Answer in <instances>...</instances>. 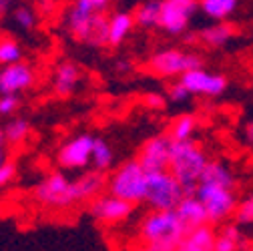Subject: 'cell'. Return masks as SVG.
Returning <instances> with one entry per match:
<instances>
[{"label":"cell","mask_w":253,"mask_h":251,"mask_svg":"<svg viewBox=\"0 0 253 251\" xmlns=\"http://www.w3.org/2000/svg\"><path fill=\"white\" fill-rule=\"evenodd\" d=\"M215 237L217 231L211 223L199 225L181 237L177 251H215Z\"/></svg>","instance_id":"cell-17"},{"label":"cell","mask_w":253,"mask_h":251,"mask_svg":"<svg viewBox=\"0 0 253 251\" xmlns=\"http://www.w3.org/2000/svg\"><path fill=\"white\" fill-rule=\"evenodd\" d=\"M197 2H199V10L215 22L231 18L239 8V0H197Z\"/></svg>","instance_id":"cell-22"},{"label":"cell","mask_w":253,"mask_h":251,"mask_svg":"<svg viewBox=\"0 0 253 251\" xmlns=\"http://www.w3.org/2000/svg\"><path fill=\"white\" fill-rule=\"evenodd\" d=\"M185 197L183 185L173 177L169 169L147 173V193L145 203L153 211H173Z\"/></svg>","instance_id":"cell-6"},{"label":"cell","mask_w":253,"mask_h":251,"mask_svg":"<svg viewBox=\"0 0 253 251\" xmlns=\"http://www.w3.org/2000/svg\"><path fill=\"white\" fill-rule=\"evenodd\" d=\"M179 81L187 86V90L191 95L197 97H221L229 86V81L225 75H217V73H209L205 69H195V71H187L179 77Z\"/></svg>","instance_id":"cell-12"},{"label":"cell","mask_w":253,"mask_h":251,"mask_svg":"<svg viewBox=\"0 0 253 251\" xmlns=\"http://www.w3.org/2000/svg\"><path fill=\"white\" fill-rule=\"evenodd\" d=\"M199 181L213 183V185H223V187H229V189H235V185H237V179H235L233 171L229 169V165L219 161V159H209Z\"/></svg>","instance_id":"cell-21"},{"label":"cell","mask_w":253,"mask_h":251,"mask_svg":"<svg viewBox=\"0 0 253 251\" xmlns=\"http://www.w3.org/2000/svg\"><path fill=\"white\" fill-rule=\"evenodd\" d=\"M195 195L205 205L207 219L211 225H221V223L229 221L237 209V203H239L235 197V189H229V187H223V185L203 183V181L197 183Z\"/></svg>","instance_id":"cell-7"},{"label":"cell","mask_w":253,"mask_h":251,"mask_svg":"<svg viewBox=\"0 0 253 251\" xmlns=\"http://www.w3.org/2000/svg\"><path fill=\"white\" fill-rule=\"evenodd\" d=\"M135 16L129 10H117L109 16V39H107V46H121L126 39L131 37L133 28H135Z\"/></svg>","instance_id":"cell-18"},{"label":"cell","mask_w":253,"mask_h":251,"mask_svg":"<svg viewBox=\"0 0 253 251\" xmlns=\"http://www.w3.org/2000/svg\"><path fill=\"white\" fill-rule=\"evenodd\" d=\"M4 139H6V145H22L28 137H30V131H33V125H30L28 119L24 117H14L10 119L4 127Z\"/></svg>","instance_id":"cell-26"},{"label":"cell","mask_w":253,"mask_h":251,"mask_svg":"<svg viewBox=\"0 0 253 251\" xmlns=\"http://www.w3.org/2000/svg\"><path fill=\"white\" fill-rule=\"evenodd\" d=\"M107 191L119 199H125L133 205L145 203L147 193V171L139 163V159H129L119 165L111 177H107Z\"/></svg>","instance_id":"cell-4"},{"label":"cell","mask_w":253,"mask_h":251,"mask_svg":"<svg viewBox=\"0 0 253 251\" xmlns=\"http://www.w3.org/2000/svg\"><path fill=\"white\" fill-rule=\"evenodd\" d=\"M115 69H117V73H129L133 69V62L129 58H119V60H115Z\"/></svg>","instance_id":"cell-35"},{"label":"cell","mask_w":253,"mask_h":251,"mask_svg":"<svg viewBox=\"0 0 253 251\" xmlns=\"http://www.w3.org/2000/svg\"><path fill=\"white\" fill-rule=\"evenodd\" d=\"M14 4V0H0V14H6Z\"/></svg>","instance_id":"cell-38"},{"label":"cell","mask_w":253,"mask_h":251,"mask_svg":"<svg viewBox=\"0 0 253 251\" xmlns=\"http://www.w3.org/2000/svg\"><path fill=\"white\" fill-rule=\"evenodd\" d=\"M207 163H209V155L195 139L173 141L169 171L183 185L185 195H195L197 183H199Z\"/></svg>","instance_id":"cell-2"},{"label":"cell","mask_w":253,"mask_h":251,"mask_svg":"<svg viewBox=\"0 0 253 251\" xmlns=\"http://www.w3.org/2000/svg\"><path fill=\"white\" fill-rule=\"evenodd\" d=\"M12 22L20 28V30H26V33H30V30L37 28V12L30 8L28 4H18L12 8Z\"/></svg>","instance_id":"cell-28"},{"label":"cell","mask_w":253,"mask_h":251,"mask_svg":"<svg viewBox=\"0 0 253 251\" xmlns=\"http://www.w3.org/2000/svg\"><path fill=\"white\" fill-rule=\"evenodd\" d=\"M20 109L18 95H0V117H12Z\"/></svg>","instance_id":"cell-31"},{"label":"cell","mask_w":253,"mask_h":251,"mask_svg":"<svg viewBox=\"0 0 253 251\" xmlns=\"http://www.w3.org/2000/svg\"><path fill=\"white\" fill-rule=\"evenodd\" d=\"M94 137L90 133H79L56 149V165L62 171H84L90 165Z\"/></svg>","instance_id":"cell-9"},{"label":"cell","mask_w":253,"mask_h":251,"mask_svg":"<svg viewBox=\"0 0 253 251\" xmlns=\"http://www.w3.org/2000/svg\"><path fill=\"white\" fill-rule=\"evenodd\" d=\"M135 207L133 203L125 201V199H119L115 195H99L94 197L88 205V213L94 221H99L103 225H117V223H123L126 221L133 213H135Z\"/></svg>","instance_id":"cell-11"},{"label":"cell","mask_w":253,"mask_h":251,"mask_svg":"<svg viewBox=\"0 0 253 251\" xmlns=\"http://www.w3.org/2000/svg\"><path fill=\"white\" fill-rule=\"evenodd\" d=\"M16 171H18V169H16V163L4 159V163L0 165V189H4V187H8V185L14 183Z\"/></svg>","instance_id":"cell-33"},{"label":"cell","mask_w":253,"mask_h":251,"mask_svg":"<svg viewBox=\"0 0 253 251\" xmlns=\"http://www.w3.org/2000/svg\"><path fill=\"white\" fill-rule=\"evenodd\" d=\"M33 199L48 209H69L77 203H83L79 185L75 179H71L62 169L48 173L35 189Z\"/></svg>","instance_id":"cell-3"},{"label":"cell","mask_w":253,"mask_h":251,"mask_svg":"<svg viewBox=\"0 0 253 251\" xmlns=\"http://www.w3.org/2000/svg\"><path fill=\"white\" fill-rule=\"evenodd\" d=\"M247 239L237 223H221L215 237V251H241Z\"/></svg>","instance_id":"cell-20"},{"label":"cell","mask_w":253,"mask_h":251,"mask_svg":"<svg viewBox=\"0 0 253 251\" xmlns=\"http://www.w3.org/2000/svg\"><path fill=\"white\" fill-rule=\"evenodd\" d=\"M171 145L173 141L169 139V135H155L151 139H147L141 149L137 159L143 165V169L147 173H155V171H165L169 169V161H171Z\"/></svg>","instance_id":"cell-14"},{"label":"cell","mask_w":253,"mask_h":251,"mask_svg":"<svg viewBox=\"0 0 253 251\" xmlns=\"http://www.w3.org/2000/svg\"><path fill=\"white\" fill-rule=\"evenodd\" d=\"M90 165L92 169H97L101 173H107L113 169L115 165V151L113 147L101 139V137H94V145H92V155H90Z\"/></svg>","instance_id":"cell-25"},{"label":"cell","mask_w":253,"mask_h":251,"mask_svg":"<svg viewBox=\"0 0 253 251\" xmlns=\"http://www.w3.org/2000/svg\"><path fill=\"white\" fill-rule=\"evenodd\" d=\"M197 127H199V121L195 115L191 113H183L179 117H175L169 125V139L171 141H189L193 139V135L197 133Z\"/></svg>","instance_id":"cell-24"},{"label":"cell","mask_w":253,"mask_h":251,"mask_svg":"<svg viewBox=\"0 0 253 251\" xmlns=\"http://www.w3.org/2000/svg\"><path fill=\"white\" fill-rule=\"evenodd\" d=\"M189 97H191V92L187 90V86L181 81H175L173 84H169V88H167V101H171V103H185Z\"/></svg>","instance_id":"cell-32"},{"label":"cell","mask_w":253,"mask_h":251,"mask_svg":"<svg viewBox=\"0 0 253 251\" xmlns=\"http://www.w3.org/2000/svg\"><path fill=\"white\" fill-rule=\"evenodd\" d=\"M167 103V97H163L161 92H147V95L143 97V105L157 111V109H163Z\"/></svg>","instance_id":"cell-34"},{"label":"cell","mask_w":253,"mask_h":251,"mask_svg":"<svg viewBox=\"0 0 253 251\" xmlns=\"http://www.w3.org/2000/svg\"><path fill=\"white\" fill-rule=\"evenodd\" d=\"M197 10H199L197 0H161L159 28L171 37H179L189 28Z\"/></svg>","instance_id":"cell-10"},{"label":"cell","mask_w":253,"mask_h":251,"mask_svg":"<svg viewBox=\"0 0 253 251\" xmlns=\"http://www.w3.org/2000/svg\"><path fill=\"white\" fill-rule=\"evenodd\" d=\"M135 251H151V247H149L147 243H141V245H139V247H137Z\"/></svg>","instance_id":"cell-39"},{"label":"cell","mask_w":253,"mask_h":251,"mask_svg":"<svg viewBox=\"0 0 253 251\" xmlns=\"http://www.w3.org/2000/svg\"><path fill=\"white\" fill-rule=\"evenodd\" d=\"M65 26L75 42L90 46H107L109 39V16L105 14H88L71 6L65 14Z\"/></svg>","instance_id":"cell-5"},{"label":"cell","mask_w":253,"mask_h":251,"mask_svg":"<svg viewBox=\"0 0 253 251\" xmlns=\"http://www.w3.org/2000/svg\"><path fill=\"white\" fill-rule=\"evenodd\" d=\"M233 219L237 225H253V193L237 203Z\"/></svg>","instance_id":"cell-29"},{"label":"cell","mask_w":253,"mask_h":251,"mask_svg":"<svg viewBox=\"0 0 253 251\" xmlns=\"http://www.w3.org/2000/svg\"><path fill=\"white\" fill-rule=\"evenodd\" d=\"M175 213L179 217V221L183 223V227L187 231H191L199 225H205L209 223L207 219V211H205V205L201 203V199L197 195H185L179 205L175 207Z\"/></svg>","instance_id":"cell-16"},{"label":"cell","mask_w":253,"mask_h":251,"mask_svg":"<svg viewBox=\"0 0 253 251\" xmlns=\"http://www.w3.org/2000/svg\"><path fill=\"white\" fill-rule=\"evenodd\" d=\"M81 79H83V73H81V67L73 60H60L58 65L54 67V73H52V90L54 95L60 97V99H69L73 97L79 84H81Z\"/></svg>","instance_id":"cell-15"},{"label":"cell","mask_w":253,"mask_h":251,"mask_svg":"<svg viewBox=\"0 0 253 251\" xmlns=\"http://www.w3.org/2000/svg\"><path fill=\"white\" fill-rule=\"evenodd\" d=\"M135 24L139 28L151 30V28H159L161 20V0H143V2L135 8L133 12Z\"/></svg>","instance_id":"cell-23"},{"label":"cell","mask_w":253,"mask_h":251,"mask_svg":"<svg viewBox=\"0 0 253 251\" xmlns=\"http://www.w3.org/2000/svg\"><path fill=\"white\" fill-rule=\"evenodd\" d=\"M199 39L209 48H223L235 39V26L231 22H227V20L213 22V24H209V26H205L201 30Z\"/></svg>","instance_id":"cell-19"},{"label":"cell","mask_w":253,"mask_h":251,"mask_svg":"<svg viewBox=\"0 0 253 251\" xmlns=\"http://www.w3.org/2000/svg\"><path fill=\"white\" fill-rule=\"evenodd\" d=\"M18 60H24L22 44L12 37L2 35L0 37V67L12 65V62H18Z\"/></svg>","instance_id":"cell-27"},{"label":"cell","mask_w":253,"mask_h":251,"mask_svg":"<svg viewBox=\"0 0 253 251\" xmlns=\"http://www.w3.org/2000/svg\"><path fill=\"white\" fill-rule=\"evenodd\" d=\"M187 233L179 217L173 211H153L141 217L137 235L141 243H147L151 251H177L181 237Z\"/></svg>","instance_id":"cell-1"},{"label":"cell","mask_w":253,"mask_h":251,"mask_svg":"<svg viewBox=\"0 0 253 251\" xmlns=\"http://www.w3.org/2000/svg\"><path fill=\"white\" fill-rule=\"evenodd\" d=\"M111 2L113 0H73L71 6L88 14H105L111 8Z\"/></svg>","instance_id":"cell-30"},{"label":"cell","mask_w":253,"mask_h":251,"mask_svg":"<svg viewBox=\"0 0 253 251\" xmlns=\"http://www.w3.org/2000/svg\"><path fill=\"white\" fill-rule=\"evenodd\" d=\"M149 69L163 79H179L187 71L203 69V56L181 48H163L149 58Z\"/></svg>","instance_id":"cell-8"},{"label":"cell","mask_w":253,"mask_h":251,"mask_svg":"<svg viewBox=\"0 0 253 251\" xmlns=\"http://www.w3.org/2000/svg\"><path fill=\"white\" fill-rule=\"evenodd\" d=\"M4 159H6V139H4L2 127H0V165L4 163Z\"/></svg>","instance_id":"cell-37"},{"label":"cell","mask_w":253,"mask_h":251,"mask_svg":"<svg viewBox=\"0 0 253 251\" xmlns=\"http://www.w3.org/2000/svg\"><path fill=\"white\" fill-rule=\"evenodd\" d=\"M0 16H2V14H0Z\"/></svg>","instance_id":"cell-40"},{"label":"cell","mask_w":253,"mask_h":251,"mask_svg":"<svg viewBox=\"0 0 253 251\" xmlns=\"http://www.w3.org/2000/svg\"><path fill=\"white\" fill-rule=\"evenodd\" d=\"M243 137H245V143L249 147H253V121H249L245 125V129H243Z\"/></svg>","instance_id":"cell-36"},{"label":"cell","mask_w":253,"mask_h":251,"mask_svg":"<svg viewBox=\"0 0 253 251\" xmlns=\"http://www.w3.org/2000/svg\"><path fill=\"white\" fill-rule=\"evenodd\" d=\"M37 83L35 67L26 60H18L12 65L0 67V95H22Z\"/></svg>","instance_id":"cell-13"}]
</instances>
